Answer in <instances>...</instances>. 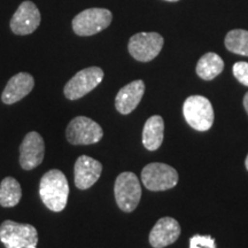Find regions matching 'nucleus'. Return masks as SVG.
Masks as SVG:
<instances>
[{
  "label": "nucleus",
  "mask_w": 248,
  "mask_h": 248,
  "mask_svg": "<svg viewBox=\"0 0 248 248\" xmlns=\"http://www.w3.org/2000/svg\"><path fill=\"white\" fill-rule=\"evenodd\" d=\"M141 182L150 191H166L178 183V172L164 163H150L142 169Z\"/></svg>",
  "instance_id": "6"
},
{
  "label": "nucleus",
  "mask_w": 248,
  "mask_h": 248,
  "mask_svg": "<svg viewBox=\"0 0 248 248\" xmlns=\"http://www.w3.org/2000/svg\"><path fill=\"white\" fill-rule=\"evenodd\" d=\"M166 1H170V2H175V1H179V0H166Z\"/></svg>",
  "instance_id": "24"
},
{
  "label": "nucleus",
  "mask_w": 248,
  "mask_h": 248,
  "mask_svg": "<svg viewBox=\"0 0 248 248\" xmlns=\"http://www.w3.org/2000/svg\"><path fill=\"white\" fill-rule=\"evenodd\" d=\"M183 113L188 125L198 131H207L214 123V109L210 102L202 95H191L183 105Z\"/></svg>",
  "instance_id": "3"
},
{
  "label": "nucleus",
  "mask_w": 248,
  "mask_h": 248,
  "mask_svg": "<svg viewBox=\"0 0 248 248\" xmlns=\"http://www.w3.org/2000/svg\"><path fill=\"white\" fill-rule=\"evenodd\" d=\"M69 184L64 173L59 169L49 170L39 183V197L52 212H62L67 206Z\"/></svg>",
  "instance_id": "1"
},
{
  "label": "nucleus",
  "mask_w": 248,
  "mask_h": 248,
  "mask_svg": "<svg viewBox=\"0 0 248 248\" xmlns=\"http://www.w3.org/2000/svg\"><path fill=\"white\" fill-rule=\"evenodd\" d=\"M0 241L6 248H37L38 232L33 225L7 219L0 225Z\"/></svg>",
  "instance_id": "2"
},
{
  "label": "nucleus",
  "mask_w": 248,
  "mask_h": 248,
  "mask_svg": "<svg viewBox=\"0 0 248 248\" xmlns=\"http://www.w3.org/2000/svg\"><path fill=\"white\" fill-rule=\"evenodd\" d=\"M22 188L20 183L13 177H5L0 183V206L9 208L20 202Z\"/></svg>",
  "instance_id": "18"
},
{
  "label": "nucleus",
  "mask_w": 248,
  "mask_h": 248,
  "mask_svg": "<svg viewBox=\"0 0 248 248\" xmlns=\"http://www.w3.org/2000/svg\"><path fill=\"white\" fill-rule=\"evenodd\" d=\"M245 164H246V168L248 170V155H247V157H246V161H245Z\"/></svg>",
  "instance_id": "23"
},
{
  "label": "nucleus",
  "mask_w": 248,
  "mask_h": 248,
  "mask_svg": "<svg viewBox=\"0 0 248 248\" xmlns=\"http://www.w3.org/2000/svg\"><path fill=\"white\" fill-rule=\"evenodd\" d=\"M101 171L102 164L99 161L86 155H80L76 160L75 168H74L76 187L79 190H88L97 183Z\"/></svg>",
  "instance_id": "12"
},
{
  "label": "nucleus",
  "mask_w": 248,
  "mask_h": 248,
  "mask_svg": "<svg viewBox=\"0 0 248 248\" xmlns=\"http://www.w3.org/2000/svg\"><path fill=\"white\" fill-rule=\"evenodd\" d=\"M163 37L157 32H139L129 40L128 49L133 59L150 62L159 55L163 47Z\"/></svg>",
  "instance_id": "8"
},
{
  "label": "nucleus",
  "mask_w": 248,
  "mask_h": 248,
  "mask_svg": "<svg viewBox=\"0 0 248 248\" xmlns=\"http://www.w3.org/2000/svg\"><path fill=\"white\" fill-rule=\"evenodd\" d=\"M114 194L119 208L124 213H131L137 208L141 198V186L133 172H122L116 178Z\"/></svg>",
  "instance_id": "4"
},
{
  "label": "nucleus",
  "mask_w": 248,
  "mask_h": 248,
  "mask_svg": "<svg viewBox=\"0 0 248 248\" xmlns=\"http://www.w3.org/2000/svg\"><path fill=\"white\" fill-rule=\"evenodd\" d=\"M113 14L106 8H88L73 18V30L77 36L88 37L109 27Z\"/></svg>",
  "instance_id": "5"
},
{
  "label": "nucleus",
  "mask_w": 248,
  "mask_h": 248,
  "mask_svg": "<svg viewBox=\"0 0 248 248\" xmlns=\"http://www.w3.org/2000/svg\"><path fill=\"white\" fill-rule=\"evenodd\" d=\"M224 69V61L216 53L209 52L200 58L197 64V74L200 78L212 80L219 75Z\"/></svg>",
  "instance_id": "17"
},
{
  "label": "nucleus",
  "mask_w": 248,
  "mask_h": 248,
  "mask_svg": "<svg viewBox=\"0 0 248 248\" xmlns=\"http://www.w3.org/2000/svg\"><path fill=\"white\" fill-rule=\"evenodd\" d=\"M67 140L73 145H91L101 140L104 131L97 122L85 116H77L67 126Z\"/></svg>",
  "instance_id": "9"
},
{
  "label": "nucleus",
  "mask_w": 248,
  "mask_h": 248,
  "mask_svg": "<svg viewBox=\"0 0 248 248\" xmlns=\"http://www.w3.org/2000/svg\"><path fill=\"white\" fill-rule=\"evenodd\" d=\"M44 139L38 132L27 133L20 146V164L24 170H31L38 167L44 160Z\"/></svg>",
  "instance_id": "11"
},
{
  "label": "nucleus",
  "mask_w": 248,
  "mask_h": 248,
  "mask_svg": "<svg viewBox=\"0 0 248 248\" xmlns=\"http://www.w3.org/2000/svg\"><path fill=\"white\" fill-rule=\"evenodd\" d=\"M145 92V84L140 79L123 86L116 94L115 107L119 113L128 115L137 108Z\"/></svg>",
  "instance_id": "15"
},
{
  "label": "nucleus",
  "mask_w": 248,
  "mask_h": 248,
  "mask_svg": "<svg viewBox=\"0 0 248 248\" xmlns=\"http://www.w3.org/2000/svg\"><path fill=\"white\" fill-rule=\"evenodd\" d=\"M225 47L234 54L248 57V31L234 29L225 37Z\"/></svg>",
  "instance_id": "19"
},
{
  "label": "nucleus",
  "mask_w": 248,
  "mask_h": 248,
  "mask_svg": "<svg viewBox=\"0 0 248 248\" xmlns=\"http://www.w3.org/2000/svg\"><path fill=\"white\" fill-rule=\"evenodd\" d=\"M102 79H104V71L101 68H85L69 79V82L64 86L63 93L69 100H77L97 88Z\"/></svg>",
  "instance_id": "7"
},
{
  "label": "nucleus",
  "mask_w": 248,
  "mask_h": 248,
  "mask_svg": "<svg viewBox=\"0 0 248 248\" xmlns=\"http://www.w3.org/2000/svg\"><path fill=\"white\" fill-rule=\"evenodd\" d=\"M35 79L28 73H18L14 75L6 84L1 94V100L6 105H13L22 100L32 91Z\"/></svg>",
  "instance_id": "14"
},
{
  "label": "nucleus",
  "mask_w": 248,
  "mask_h": 248,
  "mask_svg": "<svg viewBox=\"0 0 248 248\" xmlns=\"http://www.w3.org/2000/svg\"><path fill=\"white\" fill-rule=\"evenodd\" d=\"M40 20L42 16L37 6L32 1L26 0L15 11L9 26L15 35L27 36L36 31L40 24Z\"/></svg>",
  "instance_id": "10"
},
{
  "label": "nucleus",
  "mask_w": 248,
  "mask_h": 248,
  "mask_svg": "<svg viewBox=\"0 0 248 248\" xmlns=\"http://www.w3.org/2000/svg\"><path fill=\"white\" fill-rule=\"evenodd\" d=\"M244 107L248 114V92L245 94V97H244Z\"/></svg>",
  "instance_id": "22"
},
{
  "label": "nucleus",
  "mask_w": 248,
  "mask_h": 248,
  "mask_svg": "<svg viewBox=\"0 0 248 248\" xmlns=\"http://www.w3.org/2000/svg\"><path fill=\"white\" fill-rule=\"evenodd\" d=\"M164 122L159 115H154L146 121L142 130V144L148 151H156L163 141Z\"/></svg>",
  "instance_id": "16"
},
{
  "label": "nucleus",
  "mask_w": 248,
  "mask_h": 248,
  "mask_svg": "<svg viewBox=\"0 0 248 248\" xmlns=\"http://www.w3.org/2000/svg\"><path fill=\"white\" fill-rule=\"evenodd\" d=\"M190 248H216L215 239L210 235L195 234L190 239Z\"/></svg>",
  "instance_id": "20"
},
{
  "label": "nucleus",
  "mask_w": 248,
  "mask_h": 248,
  "mask_svg": "<svg viewBox=\"0 0 248 248\" xmlns=\"http://www.w3.org/2000/svg\"><path fill=\"white\" fill-rule=\"evenodd\" d=\"M233 75L241 84L248 86V62H237L233 66Z\"/></svg>",
  "instance_id": "21"
},
{
  "label": "nucleus",
  "mask_w": 248,
  "mask_h": 248,
  "mask_svg": "<svg viewBox=\"0 0 248 248\" xmlns=\"http://www.w3.org/2000/svg\"><path fill=\"white\" fill-rule=\"evenodd\" d=\"M181 235V225L171 217H162L150 233V244L154 248H163L175 243Z\"/></svg>",
  "instance_id": "13"
}]
</instances>
